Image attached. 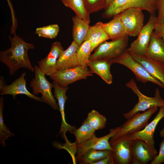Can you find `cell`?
I'll use <instances>...</instances> for the list:
<instances>
[{"label": "cell", "instance_id": "cell-1", "mask_svg": "<svg viewBox=\"0 0 164 164\" xmlns=\"http://www.w3.org/2000/svg\"><path fill=\"white\" fill-rule=\"evenodd\" d=\"M11 42L10 47L0 52V61L8 68L10 75H14L21 68L28 69L34 72L29 58L28 52L35 49L34 45L25 41L15 32L9 36Z\"/></svg>", "mask_w": 164, "mask_h": 164}, {"label": "cell", "instance_id": "cell-2", "mask_svg": "<svg viewBox=\"0 0 164 164\" xmlns=\"http://www.w3.org/2000/svg\"><path fill=\"white\" fill-rule=\"evenodd\" d=\"M127 87L131 89L138 98V102L130 111L123 114L127 120L138 112L144 111L155 107L164 106V100L162 98L158 88L156 89L154 96L149 97L142 94L139 90L135 81L131 79L126 84Z\"/></svg>", "mask_w": 164, "mask_h": 164}, {"label": "cell", "instance_id": "cell-3", "mask_svg": "<svg viewBox=\"0 0 164 164\" xmlns=\"http://www.w3.org/2000/svg\"><path fill=\"white\" fill-rule=\"evenodd\" d=\"M131 8L139 9L155 15L157 11L156 0H114L102 14L103 18L109 19L123 11Z\"/></svg>", "mask_w": 164, "mask_h": 164}, {"label": "cell", "instance_id": "cell-4", "mask_svg": "<svg viewBox=\"0 0 164 164\" xmlns=\"http://www.w3.org/2000/svg\"><path fill=\"white\" fill-rule=\"evenodd\" d=\"M34 77L30 82L29 86L32 88L33 94L36 95L41 93L42 102L45 103L54 109L58 110L59 107L52 92L53 88V84L46 79L45 75L39 69L38 66L34 65Z\"/></svg>", "mask_w": 164, "mask_h": 164}, {"label": "cell", "instance_id": "cell-5", "mask_svg": "<svg viewBox=\"0 0 164 164\" xmlns=\"http://www.w3.org/2000/svg\"><path fill=\"white\" fill-rule=\"evenodd\" d=\"M129 36L111 41H104L100 44L91 55L90 60L102 59L109 60L118 58L127 49Z\"/></svg>", "mask_w": 164, "mask_h": 164}, {"label": "cell", "instance_id": "cell-6", "mask_svg": "<svg viewBox=\"0 0 164 164\" xmlns=\"http://www.w3.org/2000/svg\"><path fill=\"white\" fill-rule=\"evenodd\" d=\"M110 61L112 64H121L129 69L134 74L138 81L143 83L150 82L164 89L163 85L150 75L140 63L132 57L127 50L121 56Z\"/></svg>", "mask_w": 164, "mask_h": 164}, {"label": "cell", "instance_id": "cell-7", "mask_svg": "<svg viewBox=\"0 0 164 164\" xmlns=\"http://www.w3.org/2000/svg\"><path fill=\"white\" fill-rule=\"evenodd\" d=\"M133 140L130 139L127 135L114 139H110L109 142L112 149L111 156L114 164L133 163Z\"/></svg>", "mask_w": 164, "mask_h": 164}, {"label": "cell", "instance_id": "cell-8", "mask_svg": "<svg viewBox=\"0 0 164 164\" xmlns=\"http://www.w3.org/2000/svg\"><path fill=\"white\" fill-rule=\"evenodd\" d=\"M158 109V107H155L142 113H136L121 126L118 131L110 139L132 135L141 130L148 124L149 118Z\"/></svg>", "mask_w": 164, "mask_h": 164}, {"label": "cell", "instance_id": "cell-9", "mask_svg": "<svg viewBox=\"0 0 164 164\" xmlns=\"http://www.w3.org/2000/svg\"><path fill=\"white\" fill-rule=\"evenodd\" d=\"M88 67L87 66L78 65L74 67L58 70L50 77L60 86H67L76 81L92 76L93 73Z\"/></svg>", "mask_w": 164, "mask_h": 164}, {"label": "cell", "instance_id": "cell-10", "mask_svg": "<svg viewBox=\"0 0 164 164\" xmlns=\"http://www.w3.org/2000/svg\"><path fill=\"white\" fill-rule=\"evenodd\" d=\"M157 22L155 15H150L147 23L144 26L137 36L127 48V51L136 55H145L149 43L151 36L153 32L155 25Z\"/></svg>", "mask_w": 164, "mask_h": 164}, {"label": "cell", "instance_id": "cell-11", "mask_svg": "<svg viewBox=\"0 0 164 164\" xmlns=\"http://www.w3.org/2000/svg\"><path fill=\"white\" fill-rule=\"evenodd\" d=\"M142 11L139 9L131 8L119 14L129 36H137L143 27L144 16Z\"/></svg>", "mask_w": 164, "mask_h": 164}, {"label": "cell", "instance_id": "cell-12", "mask_svg": "<svg viewBox=\"0 0 164 164\" xmlns=\"http://www.w3.org/2000/svg\"><path fill=\"white\" fill-rule=\"evenodd\" d=\"M164 117V106L160 107L159 111L154 119L141 130L133 134L127 135L131 140L140 139L145 142L148 145L155 156L157 152L155 146L154 135L156 128L159 121Z\"/></svg>", "mask_w": 164, "mask_h": 164}, {"label": "cell", "instance_id": "cell-13", "mask_svg": "<svg viewBox=\"0 0 164 164\" xmlns=\"http://www.w3.org/2000/svg\"><path fill=\"white\" fill-rule=\"evenodd\" d=\"M26 72L21 74L20 76L15 80L11 84L7 85L3 78L0 76V94L12 95L14 99L18 94H24L29 98L37 101L42 102L41 97L31 93L26 87Z\"/></svg>", "mask_w": 164, "mask_h": 164}, {"label": "cell", "instance_id": "cell-14", "mask_svg": "<svg viewBox=\"0 0 164 164\" xmlns=\"http://www.w3.org/2000/svg\"><path fill=\"white\" fill-rule=\"evenodd\" d=\"M64 50L60 42L53 43L47 56L38 62L40 70L46 75L50 76L54 74L57 71L58 60Z\"/></svg>", "mask_w": 164, "mask_h": 164}, {"label": "cell", "instance_id": "cell-15", "mask_svg": "<svg viewBox=\"0 0 164 164\" xmlns=\"http://www.w3.org/2000/svg\"><path fill=\"white\" fill-rule=\"evenodd\" d=\"M121 126L111 129L110 130L109 133L101 137H97L94 134L83 145L77 148V155L89 149L112 151L109 140L115 135L119 130Z\"/></svg>", "mask_w": 164, "mask_h": 164}, {"label": "cell", "instance_id": "cell-16", "mask_svg": "<svg viewBox=\"0 0 164 164\" xmlns=\"http://www.w3.org/2000/svg\"><path fill=\"white\" fill-rule=\"evenodd\" d=\"M54 89V96L57 100L58 104L62 118L61 128L58 133L60 134L63 137L66 132H69L72 134L73 131L76 129L74 126L68 124L66 121L65 113V104L67 99L66 95V92L68 89L67 86L62 87L55 82L52 83Z\"/></svg>", "mask_w": 164, "mask_h": 164}, {"label": "cell", "instance_id": "cell-17", "mask_svg": "<svg viewBox=\"0 0 164 164\" xmlns=\"http://www.w3.org/2000/svg\"><path fill=\"white\" fill-rule=\"evenodd\" d=\"M129 53L145 68L150 75L164 86V63L152 60L145 55Z\"/></svg>", "mask_w": 164, "mask_h": 164}, {"label": "cell", "instance_id": "cell-18", "mask_svg": "<svg viewBox=\"0 0 164 164\" xmlns=\"http://www.w3.org/2000/svg\"><path fill=\"white\" fill-rule=\"evenodd\" d=\"M132 155L134 164H148L155 158L147 144L140 139L133 140Z\"/></svg>", "mask_w": 164, "mask_h": 164}, {"label": "cell", "instance_id": "cell-19", "mask_svg": "<svg viewBox=\"0 0 164 164\" xmlns=\"http://www.w3.org/2000/svg\"><path fill=\"white\" fill-rule=\"evenodd\" d=\"M79 46L74 41L64 50L58 60L57 70L67 69L79 65L77 57V52Z\"/></svg>", "mask_w": 164, "mask_h": 164}, {"label": "cell", "instance_id": "cell-20", "mask_svg": "<svg viewBox=\"0 0 164 164\" xmlns=\"http://www.w3.org/2000/svg\"><path fill=\"white\" fill-rule=\"evenodd\" d=\"M112 64L110 60L96 59L90 60L87 65L93 73L97 74L107 84H110L112 82V76L110 71Z\"/></svg>", "mask_w": 164, "mask_h": 164}, {"label": "cell", "instance_id": "cell-21", "mask_svg": "<svg viewBox=\"0 0 164 164\" xmlns=\"http://www.w3.org/2000/svg\"><path fill=\"white\" fill-rule=\"evenodd\" d=\"M108 22H101L102 27L110 39L114 40L128 36L120 19L119 14L113 17Z\"/></svg>", "mask_w": 164, "mask_h": 164}, {"label": "cell", "instance_id": "cell-22", "mask_svg": "<svg viewBox=\"0 0 164 164\" xmlns=\"http://www.w3.org/2000/svg\"><path fill=\"white\" fill-rule=\"evenodd\" d=\"M145 55L152 60L164 63V40L154 31Z\"/></svg>", "mask_w": 164, "mask_h": 164}, {"label": "cell", "instance_id": "cell-23", "mask_svg": "<svg viewBox=\"0 0 164 164\" xmlns=\"http://www.w3.org/2000/svg\"><path fill=\"white\" fill-rule=\"evenodd\" d=\"M72 20L73 41L80 46L86 40L91 26L89 22L76 15L72 17Z\"/></svg>", "mask_w": 164, "mask_h": 164}, {"label": "cell", "instance_id": "cell-24", "mask_svg": "<svg viewBox=\"0 0 164 164\" xmlns=\"http://www.w3.org/2000/svg\"><path fill=\"white\" fill-rule=\"evenodd\" d=\"M109 39L101 22L91 26L86 39L91 44L92 52L101 43Z\"/></svg>", "mask_w": 164, "mask_h": 164}, {"label": "cell", "instance_id": "cell-25", "mask_svg": "<svg viewBox=\"0 0 164 164\" xmlns=\"http://www.w3.org/2000/svg\"><path fill=\"white\" fill-rule=\"evenodd\" d=\"M111 150H100L89 149L77 155V161L80 164H93L110 155H111Z\"/></svg>", "mask_w": 164, "mask_h": 164}, {"label": "cell", "instance_id": "cell-26", "mask_svg": "<svg viewBox=\"0 0 164 164\" xmlns=\"http://www.w3.org/2000/svg\"><path fill=\"white\" fill-rule=\"evenodd\" d=\"M95 130L85 120L81 126L72 132L75 136L77 147L83 145L94 134Z\"/></svg>", "mask_w": 164, "mask_h": 164}, {"label": "cell", "instance_id": "cell-27", "mask_svg": "<svg viewBox=\"0 0 164 164\" xmlns=\"http://www.w3.org/2000/svg\"><path fill=\"white\" fill-rule=\"evenodd\" d=\"M64 5L72 10L76 15L90 23V13L85 7L84 0H61Z\"/></svg>", "mask_w": 164, "mask_h": 164}, {"label": "cell", "instance_id": "cell-28", "mask_svg": "<svg viewBox=\"0 0 164 164\" xmlns=\"http://www.w3.org/2000/svg\"><path fill=\"white\" fill-rule=\"evenodd\" d=\"M85 120L95 130L102 129L105 128L107 121L105 116L94 110H93L88 113Z\"/></svg>", "mask_w": 164, "mask_h": 164}, {"label": "cell", "instance_id": "cell-29", "mask_svg": "<svg viewBox=\"0 0 164 164\" xmlns=\"http://www.w3.org/2000/svg\"><path fill=\"white\" fill-rule=\"evenodd\" d=\"M91 52V44L88 40H86L79 46L77 52L79 65L87 66Z\"/></svg>", "mask_w": 164, "mask_h": 164}, {"label": "cell", "instance_id": "cell-30", "mask_svg": "<svg viewBox=\"0 0 164 164\" xmlns=\"http://www.w3.org/2000/svg\"><path fill=\"white\" fill-rule=\"evenodd\" d=\"M4 98L0 97V142L2 147L6 145L5 141L9 137L14 136V133L10 132L9 129L5 125L3 117Z\"/></svg>", "mask_w": 164, "mask_h": 164}, {"label": "cell", "instance_id": "cell-31", "mask_svg": "<svg viewBox=\"0 0 164 164\" xmlns=\"http://www.w3.org/2000/svg\"><path fill=\"white\" fill-rule=\"evenodd\" d=\"M59 31L58 25L53 24L37 28L35 33L40 37L52 39L56 37Z\"/></svg>", "mask_w": 164, "mask_h": 164}, {"label": "cell", "instance_id": "cell-32", "mask_svg": "<svg viewBox=\"0 0 164 164\" xmlns=\"http://www.w3.org/2000/svg\"><path fill=\"white\" fill-rule=\"evenodd\" d=\"M84 2L86 9L90 14L104 9L106 0H84Z\"/></svg>", "mask_w": 164, "mask_h": 164}, {"label": "cell", "instance_id": "cell-33", "mask_svg": "<svg viewBox=\"0 0 164 164\" xmlns=\"http://www.w3.org/2000/svg\"><path fill=\"white\" fill-rule=\"evenodd\" d=\"M157 15L156 16L158 23L164 22V0H156Z\"/></svg>", "mask_w": 164, "mask_h": 164}, {"label": "cell", "instance_id": "cell-34", "mask_svg": "<svg viewBox=\"0 0 164 164\" xmlns=\"http://www.w3.org/2000/svg\"><path fill=\"white\" fill-rule=\"evenodd\" d=\"M160 144L159 153L151 162L150 164H160L164 162V137Z\"/></svg>", "mask_w": 164, "mask_h": 164}, {"label": "cell", "instance_id": "cell-35", "mask_svg": "<svg viewBox=\"0 0 164 164\" xmlns=\"http://www.w3.org/2000/svg\"><path fill=\"white\" fill-rule=\"evenodd\" d=\"M154 32L155 34L164 40V22H157L155 25Z\"/></svg>", "mask_w": 164, "mask_h": 164}, {"label": "cell", "instance_id": "cell-36", "mask_svg": "<svg viewBox=\"0 0 164 164\" xmlns=\"http://www.w3.org/2000/svg\"><path fill=\"white\" fill-rule=\"evenodd\" d=\"M111 159V155H110L99 161L94 162L93 164H109Z\"/></svg>", "mask_w": 164, "mask_h": 164}, {"label": "cell", "instance_id": "cell-37", "mask_svg": "<svg viewBox=\"0 0 164 164\" xmlns=\"http://www.w3.org/2000/svg\"><path fill=\"white\" fill-rule=\"evenodd\" d=\"M6 0L7 2L8 5L11 10V13H12V16H13L15 15L14 13V11L13 10V7L12 5V4L11 3V2L10 0Z\"/></svg>", "mask_w": 164, "mask_h": 164}, {"label": "cell", "instance_id": "cell-38", "mask_svg": "<svg viewBox=\"0 0 164 164\" xmlns=\"http://www.w3.org/2000/svg\"><path fill=\"white\" fill-rule=\"evenodd\" d=\"M114 0H106L104 10L106 9L114 2Z\"/></svg>", "mask_w": 164, "mask_h": 164}, {"label": "cell", "instance_id": "cell-39", "mask_svg": "<svg viewBox=\"0 0 164 164\" xmlns=\"http://www.w3.org/2000/svg\"><path fill=\"white\" fill-rule=\"evenodd\" d=\"M160 135L161 137H164V127L160 132Z\"/></svg>", "mask_w": 164, "mask_h": 164}]
</instances>
